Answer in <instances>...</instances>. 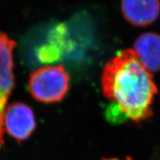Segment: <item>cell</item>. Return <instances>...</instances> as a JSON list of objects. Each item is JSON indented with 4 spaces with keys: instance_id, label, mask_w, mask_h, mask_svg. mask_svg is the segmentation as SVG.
<instances>
[{
    "instance_id": "1",
    "label": "cell",
    "mask_w": 160,
    "mask_h": 160,
    "mask_svg": "<svg viewBox=\"0 0 160 160\" xmlns=\"http://www.w3.org/2000/svg\"><path fill=\"white\" fill-rule=\"evenodd\" d=\"M102 93L112 102L111 117L140 122L152 115L158 89L151 73L140 62L133 49L119 51L102 72Z\"/></svg>"
},
{
    "instance_id": "2",
    "label": "cell",
    "mask_w": 160,
    "mask_h": 160,
    "mask_svg": "<svg viewBox=\"0 0 160 160\" xmlns=\"http://www.w3.org/2000/svg\"><path fill=\"white\" fill-rule=\"evenodd\" d=\"M70 77L62 65H45L29 76V91L34 99L45 102L62 100L68 91Z\"/></svg>"
},
{
    "instance_id": "3",
    "label": "cell",
    "mask_w": 160,
    "mask_h": 160,
    "mask_svg": "<svg viewBox=\"0 0 160 160\" xmlns=\"http://www.w3.org/2000/svg\"><path fill=\"white\" fill-rule=\"evenodd\" d=\"M17 43L0 31V141L3 143V115L6 102L14 86L13 51Z\"/></svg>"
},
{
    "instance_id": "4",
    "label": "cell",
    "mask_w": 160,
    "mask_h": 160,
    "mask_svg": "<svg viewBox=\"0 0 160 160\" xmlns=\"http://www.w3.org/2000/svg\"><path fill=\"white\" fill-rule=\"evenodd\" d=\"M3 127L8 134L21 142L30 137L36 128L33 110L22 102L8 104L4 111Z\"/></svg>"
},
{
    "instance_id": "5",
    "label": "cell",
    "mask_w": 160,
    "mask_h": 160,
    "mask_svg": "<svg viewBox=\"0 0 160 160\" xmlns=\"http://www.w3.org/2000/svg\"><path fill=\"white\" fill-rule=\"evenodd\" d=\"M122 13L128 22L135 26L144 27L153 23L160 14V2L156 0L123 1Z\"/></svg>"
},
{
    "instance_id": "6",
    "label": "cell",
    "mask_w": 160,
    "mask_h": 160,
    "mask_svg": "<svg viewBox=\"0 0 160 160\" xmlns=\"http://www.w3.org/2000/svg\"><path fill=\"white\" fill-rule=\"evenodd\" d=\"M133 51L150 73L160 71V35L145 33L137 38Z\"/></svg>"
},
{
    "instance_id": "7",
    "label": "cell",
    "mask_w": 160,
    "mask_h": 160,
    "mask_svg": "<svg viewBox=\"0 0 160 160\" xmlns=\"http://www.w3.org/2000/svg\"><path fill=\"white\" fill-rule=\"evenodd\" d=\"M62 52L56 46L47 43L40 46L37 50L38 59L42 62H51L61 58Z\"/></svg>"
},
{
    "instance_id": "8",
    "label": "cell",
    "mask_w": 160,
    "mask_h": 160,
    "mask_svg": "<svg viewBox=\"0 0 160 160\" xmlns=\"http://www.w3.org/2000/svg\"><path fill=\"white\" fill-rule=\"evenodd\" d=\"M102 160H133L131 157H127L125 159H119V158H105V159H102Z\"/></svg>"
},
{
    "instance_id": "9",
    "label": "cell",
    "mask_w": 160,
    "mask_h": 160,
    "mask_svg": "<svg viewBox=\"0 0 160 160\" xmlns=\"http://www.w3.org/2000/svg\"><path fill=\"white\" fill-rule=\"evenodd\" d=\"M1 143H2V142H1V141H0V144H1Z\"/></svg>"
}]
</instances>
